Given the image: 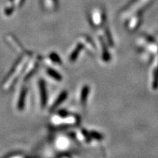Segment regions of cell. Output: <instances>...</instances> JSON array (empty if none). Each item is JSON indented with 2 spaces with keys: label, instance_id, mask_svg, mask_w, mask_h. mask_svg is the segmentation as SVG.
I'll return each mask as SVG.
<instances>
[{
  "label": "cell",
  "instance_id": "obj_1",
  "mask_svg": "<svg viewBox=\"0 0 158 158\" xmlns=\"http://www.w3.org/2000/svg\"><path fill=\"white\" fill-rule=\"evenodd\" d=\"M88 93H89V87L86 86V87L84 88V89H83L82 92H81V94H81V102H84V103L86 102Z\"/></svg>",
  "mask_w": 158,
  "mask_h": 158
},
{
  "label": "cell",
  "instance_id": "obj_2",
  "mask_svg": "<svg viewBox=\"0 0 158 158\" xmlns=\"http://www.w3.org/2000/svg\"><path fill=\"white\" fill-rule=\"evenodd\" d=\"M48 73L50 76H51V77H54V78L57 79V80H59V79H60V76L57 73L54 72L53 70H48Z\"/></svg>",
  "mask_w": 158,
  "mask_h": 158
}]
</instances>
